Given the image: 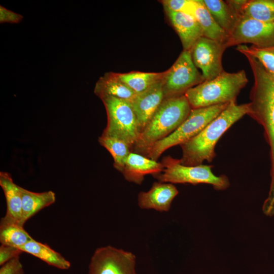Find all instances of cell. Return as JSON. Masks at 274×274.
I'll return each instance as SVG.
<instances>
[{"label": "cell", "instance_id": "6da1fadb", "mask_svg": "<svg viewBox=\"0 0 274 274\" xmlns=\"http://www.w3.org/2000/svg\"><path fill=\"white\" fill-rule=\"evenodd\" d=\"M245 56L254 77L247 114L262 126L270 148L271 181L262 210L267 214L274 215V77L256 59L249 55Z\"/></svg>", "mask_w": 274, "mask_h": 274}, {"label": "cell", "instance_id": "7a4b0ae2", "mask_svg": "<svg viewBox=\"0 0 274 274\" xmlns=\"http://www.w3.org/2000/svg\"><path fill=\"white\" fill-rule=\"evenodd\" d=\"M248 104L230 102L227 107L197 135L181 145V164L188 166L211 162L216 157L215 147L223 134L236 121L247 114Z\"/></svg>", "mask_w": 274, "mask_h": 274}, {"label": "cell", "instance_id": "3957f363", "mask_svg": "<svg viewBox=\"0 0 274 274\" xmlns=\"http://www.w3.org/2000/svg\"><path fill=\"white\" fill-rule=\"evenodd\" d=\"M185 95L165 98L140 133L132 152L145 156L152 147L176 130L191 110Z\"/></svg>", "mask_w": 274, "mask_h": 274}, {"label": "cell", "instance_id": "277c9868", "mask_svg": "<svg viewBox=\"0 0 274 274\" xmlns=\"http://www.w3.org/2000/svg\"><path fill=\"white\" fill-rule=\"evenodd\" d=\"M248 82L245 71H224L215 78L204 81L185 93L191 109L236 102L237 96Z\"/></svg>", "mask_w": 274, "mask_h": 274}, {"label": "cell", "instance_id": "5b68a950", "mask_svg": "<svg viewBox=\"0 0 274 274\" xmlns=\"http://www.w3.org/2000/svg\"><path fill=\"white\" fill-rule=\"evenodd\" d=\"M161 163L164 166L163 171L153 176L160 182L192 185L204 183L212 185L217 190H224L230 185L226 176H217L213 174L212 165H185L179 159L170 156L164 157Z\"/></svg>", "mask_w": 274, "mask_h": 274}, {"label": "cell", "instance_id": "8992f818", "mask_svg": "<svg viewBox=\"0 0 274 274\" xmlns=\"http://www.w3.org/2000/svg\"><path fill=\"white\" fill-rule=\"evenodd\" d=\"M229 103L192 109L186 120L173 133L155 143L146 155L157 161L168 149L181 145L197 135L218 116Z\"/></svg>", "mask_w": 274, "mask_h": 274}, {"label": "cell", "instance_id": "52a82bcc", "mask_svg": "<svg viewBox=\"0 0 274 274\" xmlns=\"http://www.w3.org/2000/svg\"><path fill=\"white\" fill-rule=\"evenodd\" d=\"M106 110L107 124L101 135L124 141L132 149L140 130L130 101L106 96L100 98Z\"/></svg>", "mask_w": 274, "mask_h": 274}, {"label": "cell", "instance_id": "ba28073f", "mask_svg": "<svg viewBox=\"0 0 274 274\" xmlns=\"http://www.w3.org/2000/svg\"><path fill=\"white\" fill-rule=\"evenodd\" d=\"M204 81L194 65L189 51L183 50L162 79L165 98L179 97Z\"/></svg>", "mask_w": 274, "mask_h": 274}, {"label": "cell", "instance_id": "9c48e42d", "mask_svg": "<svg viewBox=\"0 0 274 274\" xmlns=\"http://www.w3.org/2000/svg\"><path fill=\"white\" fill-rule=\"evenodd\" d=\"M235 13L236 21L225 44L227 48L243 44L258 47L274 46V22H262Z\"/></svg>", "mask_w": 274, "mask_h": 274}, {"label": "cell", "instance_id": "30bf717a", "mask_svg": "<svg viewBox=\"0 0 274 274\" xmlns=\"http://www.w3.org/2000/svg\"><path fill=\"white\" fill-rule=\"evenodd\" d=\"M135 256L108 246L97 249L91 257L89 274H136Z\"/></svg>", "mask_w": 274, "mask_h": 274}, {"label": "cell", "instance_id": "8fae6325", "mask_svg": "<svg viewBox=\"0 0 274 274\" xmlns=\"http://www.w3.org/2000/svg\"><path fill=\"white\" fill-rule=\"evenodd\" d=\"M226 48L224 43L202 36L190 49L192 61L201 71L204 81L212 80L224 71L222 58Z\"/></svg>", "mask_w": 274, "mask_h": 274}, {"label": "cell", "instance_id": "7c38bea8", "mask_svg": "<svg viewBox=\"0 0 274 274\" xmlns=\"http://www.w3.org/2000/svg\"><path fill=\"white\" fill-rule=\"evenodd\" d=\"M164 99L162 80L147 90L137 94L130 102L136 115L140 133Z\"/></svg>", "mask_w": 274, "mask_h": 274}, {"label": "cell", "instance_id": "4fadbf2b", "mask_svg": "<svg viewBox=\"0 0 274 274\" xmlns=\"http://www.w3.org/2000/svg\"><path fill=\"white\" fill-rule=\"evenodd\" d=\"M178 193L177 188L172 183L154 182L148 191L139 194L138 204L142 209L167 212Z\"/></svg>", "mask_w": 274, "mask_h": 274}, {"label": "cell", "instance_id": "5bb4252c", "mask_svg": "<svg viewBox=\"0 0 274 274\" xmlns=\"http://www.w3.org/2000/svg\"><path fill=\"white\" fill-rule=\"evenodd\" d=\"M164 168L161 162L133 152L127 156L121 173L128 182L140 185L147 175L161 173Z\"/></svg>", "mask_w": 274, "mask_h": 274}, {"label": "cell", "instance_id": "9a60e30c", "mask_svg": "<svg viewBox=\"0 0 274 274\" xmlns=\"http://www.w3.org/2000/svg\"><path fill=\"white\" fill-rule=\"evenodd\" d=\"M174 28L178 33L184 51H190L196 42L203 36L201 27L190 15L165 10Z\"/></svg>", "mask_w": 274, "mask_h": 274}, {"label": "cell", "instance_id": "2e32d148", "mask_svg": "<svg viewBox=\"0 0 274 274\" xmlns=\"http://www.w3.org/2000/svg\"><path fill=\"white\" fill-rule=\"evenodd\" d=\"M0 186L4 193L7 204L6 214L4 218L22 225V197L20 186L16 184L11 175L5 172H0Z\"/></svg>", "mask_w": 274, "mask_h": 274}, {"label": "cell", "instance_id": "e0dca14e", "mask_svg": "<svg viewBox=\"0 0 274 274\" xmlns=\"http://www.w3.org/2000/svg\"><path fill=\"white\" fill-rule=\"evenodd\" d=\"M239 14L262 22H274V0L227 1Z\"/></svg>", "mask_w": 274, "mask_h": 274}, {"label": "cell", "instance_id": "ac0fdd59", "mask_svg": "<svg viewBox=\"0 0 274 274\" xmlns=\"http://www.w3.org/2000/svg\"><path fill=\"white\" fill-rule=\"evenodd\" d=\"M94 92L99 98L110 96L130 102L137 95L114 72L107 73L99 78L95 84Z\"/></svg>", "mask_w": 274, "mask_h": 274}, {"label": "cell", "instance_id": "d6986e66", "mask_svg": "<svg viewBox=\"0 0 274 274\" xmlns=\"http://www.w3.org/2000/svg\"><path fill=\"white\" fill-rule=\"evenodd\" d=\"M22 197V218L21 223L24 225L27 220L42 209L55 202V194L51 190L34 192L20 186Z\"/></svg>", "mask_w": 274, "mask_h": 274}, {"label": "cell", "instance_id": "ffe728a7", "mask_svg": "<svg viewBox=\"0 0 274 274\" xmlns=\"http://www.w3.org/2000/svg\"><path fill=\"white\" fill-rule=\"evenodd\" d=\"M20 249L23 252L31 254L57 268L67 269L70 267V262L60 253L53 250L46 244H43L34 239Z\"/></svg>", "mask_w": 274, "mask_h": 274}, {"label": "cell", "instance_id": "44dd1931", "mask_svg": "<svg viewBox=\"0 0 274 274\" xmlns=\"http://www.w3.org/2000/svg\"><path fill=\"white\" fill-rule=\"evenodd\" d=\"M194 17L201 27L203 37L226 44L229 35L216 22L202 1L197 0Z\"/></svg>", "mask_w": 274, "mask_h": 274}, {"label": "cell", "instance_id": "7402d4cb", "mask_svg": "<svg viewBox=\"0 0 274 274\" xmlns=\"http://www.w3.org/2000/svg\"><path fill=\"white\" fill-rule=\"evenodd\" d=\"M205 7L219 26L229 35L234 27L236 15L227 1L203 0Z\"/></svg>", "mask_w": 274, "mask_h": 274}, {"label": "cell", "instance_id": "603a6c76", "mask_svg": "<svg viewBox=\"0 0 274 274\" xmlns=\"http://www.w3.org/2000/svg\"><path fill=\"white\" fill-rule=\"evenodd\" d=\"M165 72L146 73L132 71L117 73L118 78L137 94L142 93L163 79Z\"/></svg>", "mask_w": 274, "mask_h": 274}, {"label": "cell", "instance_id": "cb8c5ba5", "mask_svg": "<svg viewBox=\"0 0 274 274\" xmlns=\"http://www.w3.org/2000/svg\"><path fill=\"white\" fill-rule=\"evenodd\" d=\"M33 238L24 230L23 226L5 219L0 222V242L1 244L20 248Z\"/></svg>", "mask_w": 274, "mask_h": 274}, {"label": "cell", "instance_id": "d4e9b609", "mask_svg": "<svg viewBox=\"0 0 274 274\" xmlns=\"http://www.w3.org/2000/svg\"><path fill=\"white\" fill-rule=\"evenodd\" d=\"M98 142L110 152L113 158L114 167L121 173L127 156L132 152L131 148L122 140L103 135L99 137Z\"/></svg>", "mask_w": 274, "mask_h": 274}, {"label": "cell", "instance_id": "484cf974", "mask_svg": "<svg viewBox=\"0 0 274 274\" xmlns=\"http://www.w3.org/2000/svg\"><path fill=\"white\" fill-rule=\"evenodd\" d=\"M237 51L243 55H249L256 59L263 66L264 70L274 77V46L258 47L252 45H238Z\"/></svg>", "mask_w": 274, "mask_h": 274}, {"label": "cell", "instance_id": "4316f807", "mask_svg": "<svg viewBox=\"0 0 274 274\" xmlns=\"http://www.w3.org/2000/svg\"><path fill=\"white\" fill-rule=\"evenodd\" d=\"M161 3L164 10L182 12L194 17L197 0H164Z\"/></svg>", "mask_w": 274, "mask_h": 274}, {"label": "cell", "instance_id": "83f0119b", "mask_svg": "<svg viewBox=\"0 0 274 274\" xmlns=\"http://www.w3.org/2000/svg\"><path fill=\"white\" fill-rule=\"evenodd\" d=\"M23 251L19 248L1 244L0 247V265H2L10 260L19 257Z\"/></svg>", "mask_w": 274, "mask_h": 274}, {"label": "cell", "instance_id": "f1b7e54d", "mask_svg": "<svg viewBox=\"0 0 274 274\" xmlns=\"http://www.w3.org/2000/svg\"><path fill=\"white\" fill-rule=\"evenodd\" d=\"M23 266L19 257L14 258L4 263L0 268V274H24Z\"/></svg>", "mask_w": 274, "mask_h": 274}, {"label": "cell", "instance_id": "f546056e", "mask_svg": "<svg viewBox=\"0 0 274 274\" xmlns=\"http://www.w3.org/2000/svg\"><path fill=\"white\" fill-rule=\"evenodd\" d=\"M23 16L8 10L4 7L0 6V22L1 23H18L23 19Z\"/></svg>", "mask_w": 274, "mask_h": 274}]
</instances>
